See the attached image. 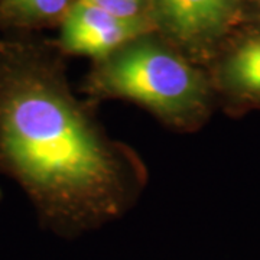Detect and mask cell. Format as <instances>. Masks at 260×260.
<instances>
[{"label":"cell","instance_id":"cell-1","mask_svg":"<svg viewBox=\"0 0 260 260\" xmlns=\"http://www.w3.org/2000/svg\"><path fill=\"white\" fill-rule=\"evenodd\" d=\"M0 174L62 237L121 217L148 181L139 155L75 97L56 56L26 39L0 42Z\"/></svg>","mask_w":260,"mask_h":260},{"label":"cell","instance_id":"cell-2","mask_svg":"<svg viewBox=\"0 0 260 260\" xmlns=\"http://www.w3.org/2000/svg\"><path fill=\"white\" fill-rule=\"evenodd\" d=\"M148 37L99 61L85 81V94L136 103L171 129L194 132L211 113L213 83L184 56Z\"/></svg>","mask_w":260,"mask_h":260},{"label":"cell","instance_id":"cell-3","mask_svg":"<svg viewBox=\"0 0 260 260\" xmlns=\"http://www.w3.org/2000/svg\"><path fill=\"white\" fill-rule=\"evenodd\" d=\"M155 25L149 19H120L75 0L61 20V48L75 55L106 59L135 39L149 35Z\"/></svg>","mask_w":260,"mask_h":260},{"label":"cell","instance_id":"cell-4","mask_svg":"<svg viewBox=\"0 0 260 260\" xmlns=\"http://www.w3.org/2000/svg\"><path fill=\"white\" fill-rule=\"evenodd\" d=\"M159 22L178 44L201 51L230 28L237 0H153Z\"/></svg>","mask_w":260,"mask_h":260},{"label":"cell","instance_id":"cell-5","mask_svg":"<svg viewBox=\"0 0 260 260\" xmlns=\"http://www.w3.org/2000/svg\"><path fill=\"white\" fill-rule=\"evenodd\" d=\"M215 81L229 97L260 102V35L243 41L225 56Z\"/></svg>","mask_w":260,"mask_h":260},{"label":"cell","instance_id":"cell-6","mask_svg":"<svg viewBox=\"0 0 260 260\" xmlns=\"http://www.w3.org/2000/svg\"><path fill=\"white\" fill-rule=\"evenodd\" d=\"M71 0H0V26L34 29L62 20Z\"/></svg>","mask_w":260,"mask_h":260},{"label":"cell","instance_id":"cell-7","mask_svg":"<svg viewBox=\"0 0 260 260\" xmlns=\"http://www.w3.org/2000/svg\"><path fill=\"white\" fill-rule=\"evenodd\" d=\"M120 19H148V0H81Z\"/></svg>","mask_w":260,"mask_h":260},{"label":"cell","instance_id":"cell-8","mask_svg":"<svg viewBox=\"0 0 260 260\" xmlns=\"http://www.w3.org/2000/svg\"><path fill=\"white\" fill-rule=\"evenodd\" d=\"M250 2L254 5V6H256V8H257V9H259L260 12V0H250Z\"/></svg>","mask_w":260,"mask_h":260},{"label":"cell","instance_id":"cell-9","mask_svg":"<svg viewBox=\"0 0 260 260\" xmlns=\"http://www.w3.org/2000/svg\"><path fill=\"white\" fill-rule=\"evenodd\" d=\"M2 198H3V192H2V189H0V201H2Z\"/></svg>","mask_w":260,"mask_h":260}]
</instances>
